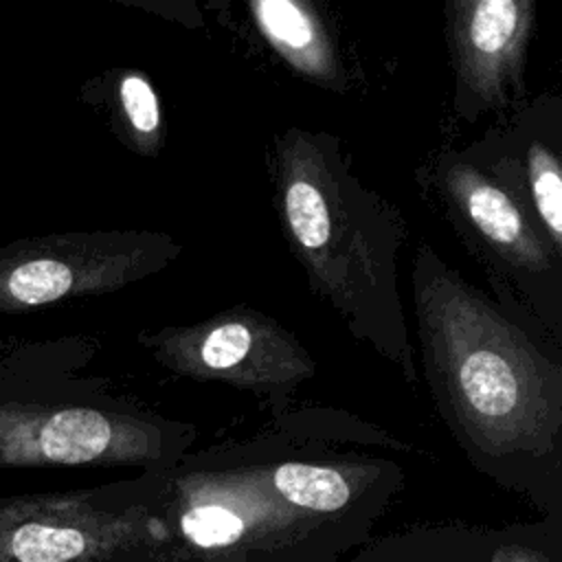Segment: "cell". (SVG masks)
<instances>
[{"label": "cell", "mask_w": 562, "mask_h": 562, "mask_svg": "<svg viewBox=\"0 0 562 562\" xmlns=\"http://www.w3.org/2000/svg\"><path fill=\"white\" fill-rule=\"evenodd\" d=\"M426 380L470 461L562 520V371L490 299L422 246L413 270Z\"/></svg>", "instance_id": "1"}, {"label": "cell", "mask_w": 562, "mask_h": 562, "mask_svg": "<svg viewBox=\"0 0 562 562\" xmlns=\"http://www.w3.org/2000/svg\"><path fill=\"white\" fill-rule=\"evenodd\" d=\"M277 206L314 292L415 384L395 274L406 239L397 209L362 187L336 138L299 127L277 140Z\"/></svg>", "instance_id": "2"}, {"label": "cell", "mask_w": 562, "mask_h": 562, "mask_svg": "<svg viewBox=\"0 0 562 562\" xmlns=\"http://www.w3.org/2000/svg\"><path fill=\"white\" fill-rule=\"evenodd\" d=\"M165 479V518L187 562H340L369 542L288 498L268 457L180 459Z\"/></svg>", "instance_id": "3"}, {"label": "cell", "mask_w": 562, "mask_h": 562, "mask_svg": "<svg viewBox=\"0 0 562 562\" xmlns=\"http://www.w3.org/2000/svg\"><path fill=\"white\" fill-rule=\"evenodd\" d=\"M165 472L94 490L0 498V562H187Z\"/></svg>", "instance_id": "4"}, {"label": "cell", "mask_w": 562, "mask_h": 562, "mask_svg": "<svg viewBox=\"0 0 562 562\" xmlns=\"http://www.w3.org/2000/svg\"><path fill=\"white\" fill-rule=\"evenodd\" d=\"M191 430L97 406L0 404V465H138L167 472Z\"/></svg>", "instance_id": "5"}, {"label": "cell", "mask_w": 562, "mask_h": 562, "mask_svg": "<svg viewBox=\"0 0 562 562\" xmlns=\"http://www.w3.org/2000/svg\"><path fill=\"white\" fill-rule=\"evenodd\" d=\"M156 233L92 231L26 237L0 248V314L119 290L173 259Z\"/></svg>", "instance_id": "6"}, {"label": "cell", "mask_w": 562, "mask_h": 562, "mask_svg": "<svg viewBox=\"0 0 562 562\" xmlns=\"http://www.w3.org/2000/svg\"><path fill=\"white\" fill-rule=\"evenodd\" d=\"M140 340L173 373L259 393L290 391L316 371L307 349L288 329L248 307L187 327H162Z\"/></svg>", "instance_id": "7"}, {"label": "cell", "mask_w": 562, "mask_h": 562, "mask_svg": "<svg viewBox=\"0 0 562 562\" xmlns=\"http://www.w3.org/2000/svg\"><path fill=\"white\" fill-rule=\"evenodd\" d=\"M533 9L529 0L448 2V42L457 81L454 108L463 119L503 108L522 92Z\"/></svg>", "instance_id": "8"}, {"label": "cell", "mask_w": 562, "mask_h": 562, "mask_svg": "<svg viewBox=\"0 0 562 562\" xmlns=\"http://www.w3.org/2000/svg\"><path fill=\"white\" fill-rule=\"evenodd\" d=\"M437 182L459 222L518 281H536L555 270L560 255L509 184L468 158H441Z\"/></svg>", "instance_id": "9"}, {"label": "cell", "mask_w": 562, "mask_h": 562, "mask_svg": "<svg viewBox=\"0 0 562 562\" xmlns=\"http://www.w3.org/2000/svg\"><path fill=\"white\" fill-rule=\"evenodd\" d=\"M347 562H562V520L413 527L371 538Z\"/></svg>", "instance_id": "10"}, {"label": "cell", "mask_w": 562, "mask_h": 562, "mask_svg": "<svg viewBox=\"0 0 562 562\" xmlns=\"http://www.w3.org/2000/svg\"><path fill=\"white\" fill-rule=\"evenodd\" d=\"M252 22L261 37L296 72L336 86L342 79L334 42L316 11L296 0H255L250 2Z\"/></svg>", "instance_id": "11"}, {"label": "cell", "mask_w": 562, "mask_h": 562, "mask_svg": "<svg viewBox=\"0 0 562 562\" xmlns=\"http://www.w3.org/2000/svg\"><path fill=\"white\" fill-rule=\"evenodd\" d=\"M525 187L536 222L562 255V171L560 158L547 143L533 140L525 154Z\"/></svg>", "instance_id": "12"}, {"label": "cell", "mask_w": 562, "mask_h": 562, "mask_svg": "<svg viewBox=\"0 0 562 562\" xmlns=\"http://www.w3.org/2000/svg\"><path fill=\"white\" fill-rule=\"evenodd\" d=\"M119 108L123 114V121L136 140V149L145 154H154L160 140V127H162V114L160 103L154 92V86L143 72L130 70L123 72L119 79Z\"/></svg>", "instance_id": "13"}]
</instances>
